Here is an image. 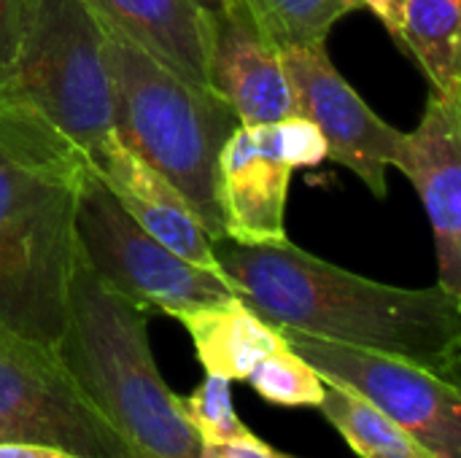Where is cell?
<instances>
[{"label":"cell","instance_id":"30bf717a","mask_svg":"<svg viewBox=\"0 0 461 458\" xmlns=\"http://www.w3.org/2000/svg\"><path fill=\"white\" fill-rule=\"evenodd\" d=\"M208 89L240 124H267L297 113L281 46L249 0H224L211 22Z\"/></svg>","mask_w":461,"mask_h":458},{"label":"cell","instance_id":"9c48e42d","mask_svg":"<svg viewBox=\"0 0 461 458\" xmlns=\"http://www.w3.org/2000/svg\"><path fill=\"white\" fill-rule=\"evenodd\" d=\"M297 113L327 140V159L354 170L375 197H386V170L402 132L386 124L338 73L327 46H281Z\"/></svg>","mask_w":461,"mask_h":458},{"label":"cell","instance_id":"277c9868","mask_svg":"<svg viewBox=\"0 0 461 458\" xmlns=\"http://www.w3.org/2000/svg\"><path fill=\"white\" fill-rule=\"evenodd\" d=\"M100 22L116 138L181 192L213 240L221 238L219 157L238 116L211 89L181 78L111 22Z\"/></svg>","mask_w":461,"mask_h":458},{"label":"cell","instance_id":"9a60e30c","mask_svg":"<svg viewBox=\"0 0 461 458\" xmlns=\"http://www.w3.org/2000/svg\"><path fill=\"white\" fill-rule=\"evenodd\" d=\"M173 319L189 332L205 375L227 381H246L265 356L286 346L284 332L265 321L238 294L181 310Z\"/></svg>","mask_w":461,"mask_h":458},{"label":"cell","instance_id":"ba28073f","mask_svg":"<svg viewBox=\"0 0 461 458\" xmlns=\"http://www.w3.org/2000/svg\"><path fill=\"white\" fill-rule=\"evenodd\" d=\"M286 346L324 381L340 383L400 424L435 458H461V391L429 370L365 351L281 329Z\"/></svg>","mask_w":461,"mask_h":458},{"label":"cell","instance_id":"7a4b0ae2","mask_svg":"<svg viewBox=\"0 0 461 458\" xmlns=\"http://www.w3.org/2000/svg\"><path fill=\"white\" fill-rule=\"evenodd\" d=\"M86 154L38 111L0 100V327L54 348L76 265Z\"/></svg>","mask_w":461,"mask_h":458},{"label":"cell","instance_id":"4fadbf2b","mask_svg":"<svg viewBox=\"0 0 461 458\" xmlns=\"http://www.w3.org/2000/svg\"><path fill=\"white\" fill-rule=\"evenodd\" d=\"M292 167L267 154L251 127L238 124L219 157V202L224 235L238 243H278L286 238L284 213Z\"/></svg>","mask_w":461,"mask_h":458},{"label":"cell","instance_id":"6da1fadb","mask_svg":"<svg viewBox=\"0 0 461 458\" xmlns=\"http://www.w3.org/2000/svg\"><path fill=\"white\" fill-rule=\"evenodd\" d=\"M213 254L238 297L273 327L397 356L459 386L461 300L446 289L378 283L289 238L238 243L221 235Z\"/></svg>","mask_w":461,"mask_h":458},{"label":"cell","instance_id":"d6986e66","mask_svg":"<svg viewBox=\"0 0 461 458\" xmlns=\"http://www.w3.org/2000/svg\"><path fill=\"white\" fill-rule=\"evenodd\" d=\"M246 381L262 400L281 408H319L324 397V378L289 346L265 356Z\"/></svg>","mask_w":461,"mask_h":458},{"label":"cell","instance_id":"d4e9b609","mask_svg":"<svg viewBox=\"0 0 461 458\" xmlns=\"http://www.w3.org/2000/svg\"><path fill=\"white\" fill-rule=\"evenodd\" d=\"M402 3H405V0H394V5H397V11H400V16H402Z\"/></svg>","mask_w":461,"mask_h":458},{"label":"cell","instance_id":"5bb4252c","mask_svg":"<svg viewBox=\"0 0 461 458\" xmlns=\"http://www.w3.org/2000/svg\"><path fill=\"white\" fill-rule=\"evenodd\" d=\"M97 16L165 62L181 78L208 89V40L224 0H86Z\"/></svg>","mask_w":461,"mask_h":458},{"label":"cell","instance_id":"7c38bea8","mask_svg":"<svg viewBox=\"0 0 461 458\" xmlns=\"http://www.w3.org/2000/svg\"><path fill=\"white\" fill-rule=\"evenodd\" d=\"M89 165L113 192L119 205L151 238H157L192 265L224 275L213 254L211 232L165 175H159L151 165L124 148L122 140H116Z\"/></svg>","mask_w":461,"mask_h":458},{"label":"cell","instance_id":"8fae6325","mask_svg":"<svg viewBox=\"0 0 461 458\" xmlns=\"http://www.w3.org/2000/svg\"><path fill=\"white\" fill-rule=\"evenodd\" d=\"M392 167L421 197L435 235L438 286L461 300V100L429 94L413 132H402Z\"/></svg>","mask_w":461,"mask_h":458},{"label":"cell","instance_id":"7402d4cb","mask_svg":"<svg viewBox=\"0 0 461 458\" xmlns=\"http://www.w3.org/2000/svg\"><path fill=\"white\" fill-rule=\"evenodd\" d=\"M38 0H0V86L14 73Z\"/></svg>","mask_w":461,"mask_h":458},{"label":"cell","instance_id":"3957f363","mask_svg":"<svg viewBox=\"0 0 461 458\" xmlns=\"http://www.w3.org/2000/svg\"><path fill=\"white\" fill-rule=\"evenodd\" d=\"M146 324L149 313L100 283L76 248L54 356L86 402L143 458H211L181 410V397L157 370Z\"/></svg>","mask_w":461,"mask_h":458},{"label":"cell","instance_id":"8992f818","mask_svg":"<svg viewBox=\"0 0 461 458\" xmlns=\"http://www.w3.org/2000/svg\"><path fill=\"white\" fill-rule=\"evenodd\" d=\"M76 248L100 283L146 313L176 316L238 294L224 275L192 265L151 238L92 167L78 189Z\"/></svg>","mask_w":461,"mask_h":458},{"label":"cell","instance_id":"52a82bcc","mask_svg":"<svg viewBox=\"0 0 461 458\" xmlns=\"http://www.w3.org/2000/svg\"><path fill=\"white\" fill-rule=\"evenodd\" d=\"M0 443H32L84 458H143L76 389L54 348L0 327Z\"/></svg>","mask_w":461,"mask_h":458},{"label":"cell","instance_id":"5b68a950","mask_svg":"<svg viewBox=\"0 0 461 458\" xmlns=\"http://www.w3.org/2000/svg\"><path fill=\"white\" fill-rule=\"evenodd\" d=\"M0 100L22 103L97 159L119 138L103 54V22L86 0H38Z\"/></svg>","mask_w":461,"mask_h":458},{"label":"cell","instance_id":"2e32d148","mask_svg":"<svg viewBox=\"0 0 461 458\" xmlns=\"http://www.w3.org/2000/svg\"><path fill=\"white\" fill-rule=\"evenodd\" d=\"M461 0H405L397 38L427 73L432 92L461 100Z\"/></svg>","mask_w":461,"mask_h":458},{"label":"cell","instance_id":"603a6c76","mask_svg":"<svg viewBox=\"0 0 461 458\" xmlns=\"http://www.w3.org/2000/svg\"><path fill=\"white\" fill-rule=\"evenodd\" d=\"M208 456L211 458H297L289 456V454H281L276 451L273 445H267L265 440H259L254 432L240 437V440H232V443H224V445H213L208 448Z\"/></svg>","mask_w":461,"mask_h":458},{"label":"cell","instance_id":"ffe728a7","mask_svg":"<svg viewBox=\"0 0 461 458\" xmlns=\"http://www.w3.org/2000/svg\"><path fill=\"white\" fill-rule=\"evenodd\" d=\"M230 383L232 381L227 378L205 375V381L189 397H181V410L205 448L224 445L251 435V429L235 413Z\"/></svg>","mask_w":461,"mask_h":458},{"label":"cell","instance_id":"e0dca14e","mask_svg":"<svg viewBox=\"0 0 461 458\" xmlns=\"http://www.w3.org/2000/svg\"><path fill=\"white\" fill-rule=\"evenodd\" d=\"M319 410L359 458H435L400 424L340 383L324 381Z\"/></svg>","mask_w":461,"mask_h":458},{"label":"cell","instance_id":"cb8c5ba5","mask_svg":"<svg viewBox=\"0 0 461 458\" xmlns=\"http://www.w3.org/2000/svg\"><path fill=\"white\" fill-rule=\"evenodd\" d=\"M359 3H362V8H370V11L386 24V30L397 38V30H400V11H397L394 0H359Z\"/></svg>","mask_w":461,"mask_h":458},{"label":"cell","instance_id":"44dd1931","mask_svg":"<svg viewBox=\"0 0 461 458\" xmlns=\"http://www.w3.org/2000/svg\"><path fill=\"white\" fill-rule=\"evenodd\" d=\"M251 132L267 154H273L292 170L313 167V165L324 162L330 154L327 140L319 132V127L300 113H292V116H284V119L267 121V124H254Z\"/></svg>","mask_w":461,"mask_h":458},{"label":"cell","instance_id":"ac0fdd59","mask_svg":"<svg viewBox=\"0 0 461 458\" xmlns=\"http://www.w3.org/2000/svg\"><path fill=\"white\" fill-rule=\"evenodd\" d=\"M278 46H327L332 27L359 0H249Z\"/></svg>","mask_w":461,"mask_h":458}]
</instances>
